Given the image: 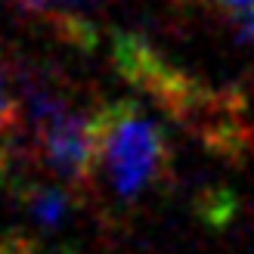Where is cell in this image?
Listing matches in <instances>:
<instances>
[{"label": "cell", "instance_id": "cell-1", "mask_svg": "<svg viewBox=\"0 0 254 254\" xmlns=\"http://www.w3.org/2000/svg\"><path fill=\"white\" fill-rule=\"evenodd\" d=\"M99 164L118 198H136L168 171V143L161 127L133 103H109L96 112Z\"/></svg>", "mask_w": 254, "mask_h": 254}, {"label": "cell", "instance_id": "cell-6", "mask_svg": "<svg viewBox=\"0 0 254 254\" xmlns=\"http://www.w3.org/2000/svg\"><path fill=\"white\" fill-rule=\"evenodd\" d=\"M12 3H16V6H22L25 12H31V3H34V0H12Z\"/></svg>", "mask_w": 254, "mask_h": 254}, {"label": "cell", "instance_id": "cell-5", "mask_svg": "<svg viewBox=\"0 0 254 254\" xmlns=\"http://www.w3.org/2000/svg\"><path fill=\"white\" fill-rule=\"evenodd\" d=\"M214 6H220L226 12H239V9H251L254 6V0H211Z\"/></svg>", "mask_w": 254, "mask_h": 254}, {"label": "cell", "instance_id": "cell-3", "mask_svg": "<svg viewBox=\"0 0 254 254\" xmlns=\"http://www.w3.org/2000/svg\"><path fill=\"white\" fill-rule=\"evenodd\" d=\"M68 195L59 192V189H47V186H37L25 195V208L28 214L41 223V226H59L68 214Z\"/></svg>", "mask_w": 254, "mask_h": 254}, {"label": "cell", "instance_id": "cell-2", "mask_svg": "<svg viewBox=\"0 0 254 254\" xmlns=\"http://www.w3.org/2000/svg\"><path fill=\"white\" fill-rule=\"evenodd\" d=\"M28 118L37 130V143L50 171L71 186H90L99 164L96 112H78L50 87L31 84Z\"/></svg>", "mask_w": 254, "mask_h": 254}, {"label": "cell", "instance_id": "cell-4", "mask_svg": "<svg viewBox=\"0 0 254 254\" xmlns=\"http://www.w3.org/2000/svg\"><path fill=\"white\" fill-rule=\"evenodd\" d=\"M16 121H19V103L12 99L9 87H6V71L0 65V146L16 130ZM0 168H3V158H0Z\"/></svg>", "mask_w": 254, "mask_h": 254}]
</instances>
